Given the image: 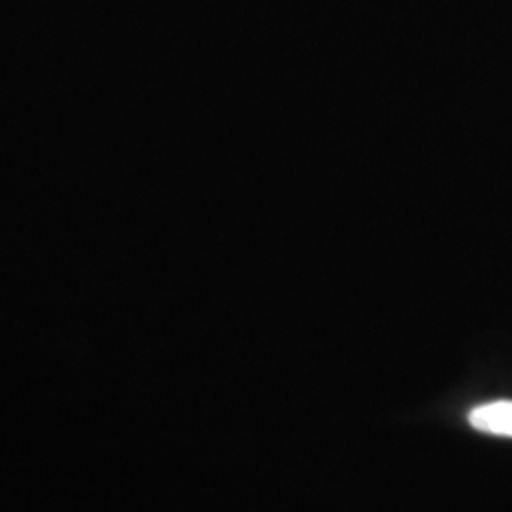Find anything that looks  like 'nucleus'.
<instances>
[{
	"label": "nucleus",
	"instance_id": "nucleus-1",
	"mask_svg": "<svg viewBox=\"0 0 512 512\" xmlns=\"http://www.w3.org/2000/svg\"><path fill=\"white\" fill-rule=\"evenodd\" d=\"M467 422H470L477 432L512 439V401L501 399L482 403V406L472 408V411L467 413Z\"/></svg>",
	"mask_w": 512,
	"mask_h": 512
}]
</instances>
